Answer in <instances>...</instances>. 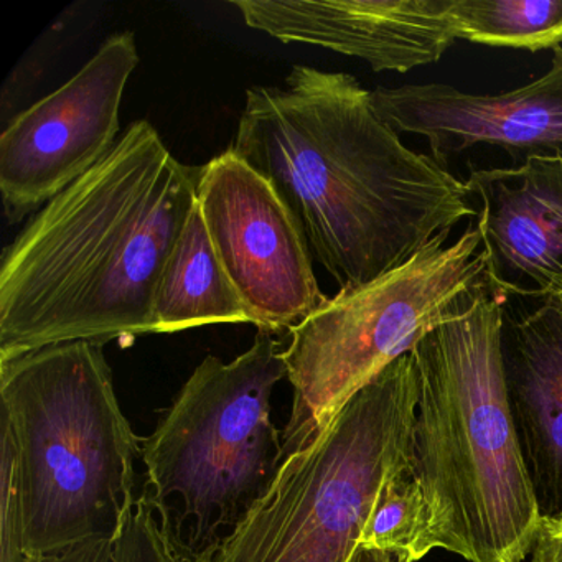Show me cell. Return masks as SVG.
I'll return each instance as SVG.
<instances>
[{
	"label": "cell",
	"mask_w": 562,
	"mask_h": 562,
	"mask_svg": "<svg viewBox=\"0 0 562 562\" xmlns=\"http://www.w3.org/2000/svg\"><path fill=\"white\" fill-rule=\"evenodd\" d=\"M562 45V44H561Z\"/></svg>",
	"instance_id": "603a6c76"
},
{
	"label": "cell",
	"mask_w": 562,
	"mask_h": 562,
	"mask_svg": "<svg viewBox=\"0 0 562 562\" xmlns=\"http://www.w3.org/2000/svg\"><path fill=\"white\" fill-rule=\"evenodd\" d=\"M103 347L68 341L0 363L32 558L116 539L136 502L140 439L121 409Z\"/></svg>",
	"instance_id": "277c9868"
},
{
	"label": "cell",
	"mask_w": 562,
	"mask_h": 562,
	"mask_svg": "<svg viewBox=\"0 0 562 562\" xmlns=\"http://www.w3.org/2000/svg\"><path fill=\"white\" fill-rule=\"evenodd\" d=\"M459 41L539 52L562 44V0H452Z\"/></svg>",
	"instance_id": "9a60e30c"
},
{
	"label": "cell",
	"mask_w": 562,
	"mask_h": 562,
	"mask_svg": "<svg viewBox=\"0 0 562 562\" xmlns=\"http://www.w3.org/2000/svg\"><path fill=\"white\" fill-rule=\"evenodd\" d=\"M416 400L407 353L285 457L265 495L195 562L350 561L381 486L407 463Z\"/></svg>",
	"instance_id": "8992f818"
},
{
	"label": "cell",
	"mask_w": 562,
	"mask_h": 562,
	"mask_svg": "<svg viewBox=\"0 0 562 562\" xmlns=\"http://www.w3.org/2000/svg\"><path fill=\"white\" fill-rule=\"evenodd\" d=\"M495 288L427 334L411 355L417 380L407 467L426 503L417 561L440 548L469 562H525L539 513L509 411Z\"/></svg>",
	"instance_id": "3957f363"
},
{
	"label": "cell",
	"mask_w": 562,
	"mask_h": 562,
	"mask_svg": "<svg viewBox=\"0 0 562 562\" xmlns=\"http://www.w3.org/2000/svg\"><path fill=\"white\" fill-rule=\"evenodd\" d=\"M479 202L488 278L505 297L542 299L562 285V159L479 169L465 180Z\"/></svg>",
	"instance_id": "7c38bea8"
},
{
	"label": "cell",
	"mask_w": 562,
	"mask_h": 562,
	"mask_svg": "<svg viewBox=\"0 0 562 562\" xmlns=\"http://www.w3.org/2000/svg\"><path fill=\"white\" fill-rule=\"evenodd\" d=\"M200 213L213 248L259 330H289L324 307L314 259L268 180L232 149L200 167Z\"/></svg>",
	"instance_id": "ba28073f"
},
{
	"label": "cell",
	"mask_w": 562,
	"mask_h": 562,
	"mask_svg": "<svg viewBox=\"0 0 562 562\" xmlns=\"http://www.w3.org/2000/svg\"><path fill=\"white\" fill-rule=\"evenodd\" d=\"M348 562H413L409 555L390 554V552L374 551V549L358 546L355 554Z\"/></svg>",
	"instance_id": "44dd1931"
},
{
	"label": "cell",
	"mask_w": 562,
	"mask_h": 562,
	"mask_svg": "<svg viewBox=\"0 0 562 562\" xmlns=\"http://www.w3.org/2000/svg\"><path fill=\"white\" fill-rule=\"evenodd\" d=\"M531 562H562V521L539 518Z\"/></svg>",
	"instance_id": "ffe728a7"
},
{
	"label": "cell",
	"mask_w": 562,
	"mask_h": 562,
	"mask_svg": "<svg viewBox=\"0 0 562 562\" xmlns=\"http://www.w3.org/2000/svg\"><path fill=\"white\" fill-rule=\"evenodd\" d=\"M374 106L396 133L429 143L446 167L470 150L496 149L519 167L531 159H562V45L538 80L499 94H472L442 83L380 87Z\"/></svg>",
	"instance_id": "30bf717a"
},
{
	"label": "cell",
	"mask_w": 562,
	"mask_h": 562,
	"mask_svg": "<svg viewBox=\"0 0 562 562\" xmlns=\"http://www.w3.org/2000/svg\"><path fill=\"white\" fill-rule=\"evenodd\" d=\"M149 121L48 202L0 266V363L68 341L156 334L154 302L199 195Z\"/></svg>",
	"instance_id": "7a4b0ae2"
},
{
	"label": "cell",
	"mask_w": 562,
	"mask_h": 562,
	"mask_svg": "<svg viewBox=\"0 0 562 562\" xmlns=\"http://www.w3.org/2000/svg\"><path fill=\"white\" fill-rule=\"evenodd\" d=\"M229 149L268 180L340 291L479 216L467 183L404 146L348 74L295 65L282 87L246 91Z\"/></svg>",
	"instance_id": "6da1fadb"
},
{
	"label": "cell",
	"mask_w": 562,
	"mask_h": 562,
	"mask_svg": "<svg viewBox=\"0 0 562 562\" xmlns=\"http://www.w3.org/2000/svg\"><path fill=\"white\" fill-rule=\"evenodd\" d=\"M285 376L279 341L259 330L229 363L206 357L140 440L143 495L180 561L195 562L220 544L274 480L284 452L271 396Z\"/></svg>",
	"instance_id": "5b68a950"
},
{
	"label": "cell",
	"mask_w": 562,
	"mask_h": 562,
	"mask_svg": "<svg viewBox=\"0 0 562 562\" xmlns=\"http://www.w3.org/2000/svg\"><path fill=\"white\" fill-rule=\"evenodd\" d=\"M255 31L360 58L373 71L437 64L459 41L452 0H233Z\"/></svg>",
	"instance_id": "8fae6325"
},
{
	"label": "cell",
	"mask_w": 562,
	"mask_h": 562,
	"mask_svg": "<svg viewBox=\"0 0 562 562\" xmlns=\"http://www.w3.org/2000/svg\"><path fill=\"white\" fill-rule=\"evenodd\" d=\"M450 233L376 281L328 297L289 331L282 357L294 401L282 432L284 459L311 443L384 368L492 291L476 225L447 245Z\"/></svg>",
	"instance_id": "52a82bcc"
},
{
	"label": "cell",
	"mask_w": 562,
	"mask_h": 562,
	"mask_svg": "<svg viewBox=\"0 0 562 562\" xmlns=\"http://www.w3.org/2000/svg\"><path fill=\"white\" fill-rule=\"evenodd\" d=\"M32 562H114V539H90L55 554L37 555Z\"/></svg>",
	"instance_id": "d6986e66"
},
{
	"label": "cell",
	"mask_w": 562,
	"mask_h": 562,
	"mask_svg": "<svg viewBox=\"0 0 562 562\" xmlns=\"http://www.w3.org/2000/svg\"><path fill=\"white\" fill-rule=\"evenodd\" d=\"M426 535V503L409 467L387 476L381 486L358 546L390 554L409 555L417 561V549Z\"/></svg>",
	"instance_id": "2e32d148"
},
{
	"label": "cell",
	"mask_w": 562,
	"mask_h": 562,
	"mask_svg": "<svg viewBox=\"0 0 562 562\" xmlns=\"http://www.w3.org/2000/svg\"><path fill=\"white\" fill-rule=\"evenodd\" d=\"M506 307V305H505ZM509 411L539 518L562 521V317L548 302L503 317Z\"/></svg>",
	"instance_id": "4fadbf2b"
},
{
	"label": "cell",
	"mask_w": 562,
	"mask_h": 562,
	"mask_svg": "<svg viewBox=\"0 0 562 562\" xmlns=\"http://www.w3.org/2000/svg\"><path fill=\"white\" fill-rule=\"evenodd\" d=\"M137 65L134 35L114 34L71 80L5 127L0 192L9 222L44 209L116 146L124 90Z\"/></svg>",
	"instance_id": "9c48e42d"
},
{
	"label": "cell",
	"mask_w": 562,
	"mask_h": 562,
	"mask_svg": "<svg viewBox=\"0 0 562 562\" xmlns=\"http://www.w3.org/2000/svg\"><path fill=\"white\" fill-rule=\"evenodd\" d=\"M114 562H182L154 506L140 493L114 539Z\"/></svg>",
	"instance_id": "ac0fdd59"
},
{
	"label": "cell",
	"mask_w": 562,
	"mask_h": 562,
	"mask_svg": "<svg viewBox=\"0 0 562 562\" xmlns=\"http://www.w3.org/2000/svg\"><path fill=\"white\" fill-rule=\"evenodd\" d=\"M0 562H32L25 536L21 463L11 427L0 419Z\"/></svg>",
	"instance_id": "e0dca14e"
},
{
	"label": "cell",
	"mask_w": 562,
	"mask_h": 562,
	"mask_svg": "<svg viewBox=\"0 0 562 562\" xmlns=\"http://www.w3.org/2000/svg\"><path fill=\"white\" fill-rule=\"evenodd\" d=\"M156 334L210 324H251L213 248L199 203L167 259L154 302Z\"/></svg>",
	"instance_id": "5bb4252c"
},
{
	"label": "cell",
	"mask_w": 562,
	"mask_h": 562,
	"mask_svg": "<svg viewBox=\"0 0 562 562\" xmlns=\"http://www.w3.org/2000/svg\"><path fill=\"white\" fill-rule=\"evenodd\" d=\"M544 301L548 302V304H551L552 307H554L555 311L559 312V315L562 317V285L558 289V291L552 292L549 297H546Z\"/></svg>",
	"instance_id": "7402d4cb"
}]
</instances>
